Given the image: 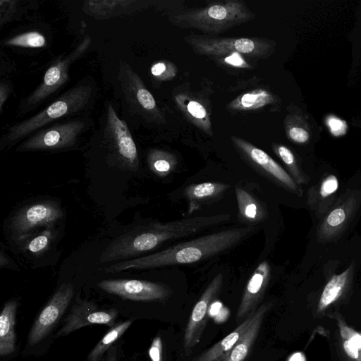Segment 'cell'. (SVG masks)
Instances as JSON below:
<instances>
[{
	"label": "cell",
	"mask_w": 361,
	"mask_h": 361,
	"mask_svg": "<svg viewBox=\"0 0 361 361\" xmlns=\"http://www.w3.org/2000/svg\"><path fill=\"white\" fill-rule=\"evenodd\" d=\"M338 180L336 176H329L322 183L321 186V194L323 197L334 192L338 188Z\"/></svg>",
	"instance_id": "obj_34"
},
{
	"label": "cell",
	"mask_w": 361,
	"mask_h": 361,
	"mask_svg": "<svg viewBox=\"0 0 361 361\" xmlns=\"http://www.w3.org/2000/svg\"><path fill=\"white\" fill-rule=\"evenodd\" d=\"M97 285L105 292L135 301H161L171 295L166 286L145 280H103Z\"/></svg>",
	"instance_id": "obj_11"
},
{
	"label": "cell",
	"mask_w": 361,
	"mask_h": 361,
	"mask_svg": "<svg viewBox=\"0 0 361 361\" xmlns=\"http://www.w3.org/2000/svg\"><path fill=\"white\" fill-rule=\"evenodd\" d=\"M343 347L345 353L350 358L353 360H357L360 357V350L361 346L354 343L353 341L346 339L343 342Z\"/></svg>",
	"instance_id": "obj_35"
},
{
	"label": "cell",
	"mask_w": 361,
	"mask_h": 361,
	"mask_svg": "<svg viewBox=\"0 0 361 361\" xmlns=\"http://www.w3.org/2000/svg\"><path fill=\"white\" fill-rule=\"evenodd\" d=\"M324 123L330 133L334 137L343 136L348 130L347 123L334 115H328Z\"/></svg>",
	"instance_id": "obj_30"
},
{
	"label": "cell",
	"mask_w": 361,
	"mask_h": 361,
	"mask_svg": "<svg viewBox=\"0 0 361 361\" xmlns=\"http://www.w3.org/2000/svg\"><path fill=\"white\" fill-rule=\"evenodd\" d=\"M54 227H47L37 234L31 235L20 241L24 251L34 255H40L46 252L54 239Z\"/></svg>",
	"instance_id": "obj_26"
},
{
	"label": "cell",
	"mask_w": 361,
	"mask_h": 361,
	"mask_svg": "<svg viewBox=\"0 0 361 361\" xmlns=\"http://www.w3.org/2000/svg\"><path fill=\"white\" fill-rule=\"evenodd\" d=\"M348 270L334 276L326 283L319 301L318 312L324 311L339 298L346 284Z\"/></svg>",
	"instance_id": "obj_25"
},
{
	"label": "cell",
	"mask_w": 361,
	"mask_h": 361,
	"mask_svg": "<svg viewBox=\"0 0 361 361\" xmlns=\"http://www.w3.org/2000/svg\"><path fill=\"white\" fill-rule=\"evenodd\" d=\"M132 323L133 319H128L116 324L90 352L87 361H102L104 353L125 333Z\"/></svg>",
	"instance_id": "obj_23"
},
{
	"label": "cell",
	"mask_w": 361,
	"mask_h": 361,
	"mask_svg": "<svg viewBox=\"0 0 361 361\" xmlns=\"http://www.w3.org/2000/svg\"><path fill=\"white\" fill-rule=\"evenodd\" d=\"M255 317V312L244 319L232 332L192 361H222L229 350L252 323Z\"/></svg>",
	"instance_id": "obj_18"
},
{
	"label": "cell",
	"mask_w": 361,
	"mask_h": 361,
	"mask_svg": "<svg viewBox=\"0 0 361 361\" xmlns=\"http://www.w3.org/2000/svg\"><path fill=\"white\" fill-rule=\"evenodd\" d=\"M91 38L85 35L67 55L57 59L47 70L38 87L18 105L17 116H24L35 111L55 95L69 80L71 65L81 57L90 46Z\"/></svg>",
	"instance_id": "obj_5"
},
{
	"label": "cell",
	"mask_w": 361,
	"mask_h": 361,
	"mask_svg": "<svg viewBox=\"0 0 361 361\" xmlns=\"http://www.w3.org/2000/svg\"><path fill=\"white\" fill-rule=\"evenodd\" d=\"M106 361H118L116 348H112L108 353Z\"/></svg>",
	"instance_id": "obj_38"
},
{
	"label": "cell",
	"mask_w": 361,
	"mask_h": 361,
	"mask_svg": "<svg viewBox=\"0 0 361 361\" xmlns=\"http://www.w3.org/2000/svg\"><path fill=\"white\" fill-rule=\"evenodd\" d=\"M273 149L275 153L288 166L291 168L295 167V156L289 148L282 145H274Z\"/></svg>",
	"instance_id": "obj_31"
},
{
	"label": "cell",
	"mask_w": 361,
	"mask_h": 361,
	"mask_svg": "<svg viewBox=\"0 0 361 361\" xmlns=\"http://www.w3.org/2000/svg\"><path fill=\"white\" fill-rule=\"evenodd\" d=\"M284 119L287 137L298 144L307 143L312 136V128L305 113L297 106H291Z\"/></svg>",
	"instance_id": "obj_19"
},
{
	"label": "cell",
	"mask_w": 361,
	"mask_h": 361,
	"mask_svg": "<svg viewBox=\"0 0 361 361\" xmlns=\"http://www.w3.org/2000/svg\"><path fill=\"white\" fill-rule=\"evenodd\" d=\"M255 17L244 1L227 0L184 11L171 16L169 20L172 24L182 28L214 35L247 23Z\"/></svg>",
	"instance_id": "obj_3"
},
{
	"label": "cell",
	"mask_w": 361,
	"mask_h": 361,
	"mask_svg": "<svg viewBox=\"0 0 361 361\" xmlns=\"http://www.w3.org/2000/svg\"><path fill=\"white\" fill-rule=\"evenodd\" d=\"M176 102L184 114L205 133L212 135L210 114L202 102L185 94L176 97Z\"/></svg>",
	"instance_id": "obj_20"
},
{
	"label": "cell",
	"mask_w": 361,
	"mask_h": 361,
	"mask_svg": "<svg viewBox=\"0 0 361 361\" xmlns=\"http://www.w3.org/2000/svg\"><path fill=\"white\" fill-rule=\"evenodd\" d=\"M278 101V98L267 90H255L239 95L228 108L236 111L255 110Z\"/></svg>",
	"instance_id": "obj_21"
},
{
	"label": "cell",
	"mask_w": 361,
	"mask_h": 361,
	"mask_svg": "<svg viewBox=\"0 0 361 361\" xmlns=\"http://www.w3.org/2000/svg\"><path fill=\"white\" fill-rule=\"evenodd\" d=\"M11 92V87L8 86V84L4 82L3 81L0 84V109L1 111H2L3 104L4 102L6 100L7 97H8L9 94Z\"/></svg>",
	"instance_id": "obj_37"
},
{
	"label": "cell",
	"mask_w": 361,
	"mask_h": 361,
	"mask_svg": "<svg viewBox=\"0 0 361 361\" xmlns=\"http://www.w3.org/2000/svg\"><path fill=\"white\" fill-rule=\"evenodd\" d=\"M270 276V267L267 262L258 265L250 278L236 313L237 321L245 319L259 307Z\"/></svg>",
	"instance_id": "obj_15"
},
{
	"label": "cell",
	"mask_w": 361,
	"mask_h": 361,
	"mask_svg": "<svg viewBox=\"0 0 361 361\" xmlns=\"http://www.w3.org/2000/svg\"><path fill=\"white\" fill-rule=\"evenodd\" d=\"M116 80L117 91L123 110L132 118L135 116L149 122L161 120V114L154 97L127 62H119Z\"/></svg>",
	"instance_id": "obj_7"
},
{
	"label": "cell",
	"mask_w": 361,
	"mask_h": 361,
	"mask_svg": "<svg viewBox=\"0 0 361 361\" xmlns=\"http://www.w3.org/2000/svg\"><path fill=\"white\" fill-rule=\"evenodd\" d=\"M4 44L10 47L40 48L46 45V38L39 32L30 31L6 39Z\"/></svg>",
	"instance_id": "obj_28"
},
{
	"label": "cell",
	"mask_w": 361,
	"mask_h": 361,
	"mask_svg": "<svg viewBox=\"0 0 361 361\" xmlns=\"http://www.w3.org/2000/svg\"><path fill=\"white\" fill-rule=\"evenodd\" d=\"M9 260L7 257L4 254V252H1L0 255V267L3 268L4 267H6L9 264Z\"/></svg>",
	"instance_id": "obj_39"
},
{
	"label": "cell",
	"mask_w": 361,
	"mask_h": 361,
	"mask_svg": "<svg viewBox=\"0 0 361 361\" xmlns=\"http://www.w3.org/2000/svg\"><path fill=\"white\" fill-rule=\"evenodd\" d=\"M271 306L270 302L264 303L256 310L252 323L222 361H244L245 360L257 340L264 318Z\"/></svg>",
	"instance_id": "obj_16"
},
{
	"label": "cell",
	"mask_w": 361,
	"mask_h": 361,
	"mask_svg": "<svg viewBox=\"0 0 361 361\" xmlns=\"http://www.w3.org/2000/svg\"><path fill=\"white\" fill-rule=\"evenodd\" d=\"M229 187L228 184L214 182L193 184L186 188L185 195L190 207L195 208L198 202L216 197Z\"/></svg>",
	"instance_id": "obj_22"
},
{
	"label": "cell",
	"mask_w": 361,
	"mask_h": 361,
	"mask_svg": "<svg viewBox=\"0 0 361 361\" xmlns=\"http://www.w3.org/2000/svg\"><path fill=\"white\" fill-rule=\"evenodd\" d=\"M147 163L154 173L165 176L174 169L177 162L173 154L163 150L152 149L148 154Z\"/></svg>",
	"instance_id": "obj_27"
},
{
	"label": "cell",
	"mask_w": 361,
	"mask_h": 361,
	"mask_svg": "<svg viewBox=\"0 0 361 361\" xmlns=\"http://www.w3.org/2000/svg\"><path fill=\"white\" fill-rule=\"evenodd\" d=\"M176 66L170 62L160 61L154 63L151 68L152 74L159 80H169L176 73Z\"/></svg>",
	"instance_id": "obj_29"
},
{
	"label": "cell",
	"mask_w": 361,
	"mask_h": 361,
	"mask_svg": "<svg viewBox=\"0 0 361 361\" xmlns=\"http://www.w3.org/2000/svg\"><path fill=\"white\" fill-rule=\"evenodd\" d=\"M74 294L71 283H62L35 320L27 338V345H34L53 330L69 305Z\"/></svg>",
	"instance_id": "obj_10"
},
{
	"label": "cell",
	"mask_w": 361,
	"mask_h": 361,
	"mask_svg": "<svg viewBox=\"0 0 361 361\" xmlns=\"http://www.w3.org/2000/svg\"><path fill=\"white\" fill-rule=\"evenodd\" d=\"M63 216L58 202L51 200L33 202L20 208L11 221L14 240L20 242L41 226L54 227Z\"/></svg>",
	"instance_id": "obj_9"
},
{
	"label": "cell",
	"mask_w": 361,
	"mask_h": 361,
	"mask_svg": "<svg viewBox=\"0 0 361 361\" xmlns=\"http://www.w3.org/2000/svg\"><path fill=\"white\" fill-rule=\"evenodd\" d=\"M222 283L223 276L219 274L209 283L194 306L183 336V348L185 355H189L192 349L200 341L207 322L209 306L219 294Z\"/></svg>",
	"instance_id": "obj_13"
},
{
	"label": "cell",
	"mask_w": 361,
	"mask_h": 361,
	"mask_svg": "<svg viewBox=\"0 0 361 361\" xmlns=\"http://www.w3.org/2000/svg\"><path fill=\"white\" fill-rule=\"evenodd\" d=\"M149 356L152 361H162L163 345L161 337L155 336L149 348Z\"/></svg>",
	"instance_id": "obj_32"
},
{
	"label": "cell",
	"mask_w": 361,
	"mask_h": 361,
	"mask_svg": "<svg viewBox=\"0 0 361 361\" xmlns=\"http://www.w3.org/2000/svg\"><path fill=\"white\" fill-rule=\"evenodd\" d=\"M239 214L249 222H257L264 216V212L258 202L241 188L235 189Z\"/></svg>",
	"instance_id": "obj_24"
},
{
	"label": "cell",
	"mask_w": 361,
	"mask_h": 361,
	"mask_svg": "<svg viewBox=\"0 0 361 361\" xmlns=\"http://www.w3.org/2000/svg\"><path fill=\"white\" fill-rule=\"evenodd\" d=\"M97 91L93 78L80 80L37 114L8 128L0 140L1 150L23 141L54 121L87 116L96 102Z\"/></svg>",
	"instance_id": "obj_2"
},
{
	"label": "cell",
	"mask_w": 361,
	"mask_h": 361,
	"mask_svg": "<svg viewBox=\"0 0 361 361\" xmlns=\"http://www.w3.org/2000/svg\"><path fill=\"white\" fill-rule=\"evenodd\" d=\"M221 61L226 64L231 65L234 67L250 68L249 65L243 59V55L239 53H234L227 56L221 57Z\"/></svg>",
	"instance_id": "obj_33"
},
{
	"label": "cell",
	"mask_w": 361,
	"mask_h": 361,
	"mask_svg": "<svg viewBox=\"0 0 361 361\" xmlns=\"http://www.w3.org/2000/svg\"><path fill=\"white\" fill-rule=\"evenodd\" d=\"M18 302L10 300L6 302L0 314V355L2 357L13 354L16 349L15 331Z\"/></svg>",
	"instance_id": "obj_17"
},
{
	"label": "cell",
	"mask_w": 361,
	"mask_h": 361,
	"mask_svg": "<svg viewBox=\"0 0 361 361\" xmlns=\"http://www.w3.org/2000/svg\"><path fill=\"white\" fill-rule=\"evenodd\" d=\"M118 312L116 309L99 310L97 305L86 300L76 298L70 312L65 318L63 324L55 334V338L64 336L92 324H105L110 328L115 326Z\"/></svg>",
	"instance_id": "obj_12"
},
{
	"label": "cell",
	"mask_w": 361,
	"mask_h": 361,
	"mask_svg": "<svg viewBox=\"0 0 361 361\" xmlns=\"http://www.w3.org/2000/svg\"><path fill=\"white\" fill-rule=\"evenodd\" d=\"M255 231L253 226L233 228L183 242L154 254L121 261L104 268L106 273L190 264L219 254Z\"/></svg>",
	"instance_id": "obj_1"
},
{
	"label": "cell",
	"mask_w": 361,
	"mask_h": 361,
	"mask_svg": "<svg viewBox=\"0 0 361 361\" xmlns=\"http://www.w3.org/2000/svg\"><path fill=\"white\" fill-rule=\"evenodd\" d=\"M345 219V214L343 209L341 208L335 209L333 210L329 216L326 221L329 226H337L341 224Z\"/></svg>",
	"instance_id": "obj_36"
},
{
	"label": "cell",
	"mask_w": 361,
	"mask_h": 361,
	"mask_svg": "<svg viewBox=\"0 0 361 361\" xmlns=\"http://www.w3.org/2000/svg\"><path fill=\"white\" fill-rule=\"evenodd\" d=\"M193 51L201 55L222 57L239 53L247 57H269L274 51V42L256 37H212L190 35L184 37Z\"/></svg>",
	"instance_id": "obj_8"
},
{
	"label": "cell",
	"mask_w": 361,
	"mask_h": 361,
	"mask_svg": "<svg viewBox=\"0 0 361 361\" xmlns=\"http://www.w3.org/2000/svg\"><path fill=\"white\" fill-rule=\"evenodd\" d=\"M92 126V119L88 116L66 119L35 132L18 145L16 151H59L73 148Z\"/></svg>",
	"instance_id": "obj_6"
},
{
	"label": "cell",
	"mask_w": 361,
	"mask_h": 361,
	"mask_svg": "<svg viewBox=\"0 0 361 361\" xmlns=\"http://www.w3.org/2000/svg\"><path fill=\"white\" fill-rule=\"evenodd\" d=\"M94 137L107 149L118 165L132 171L138 169L139 158L135 142L128 124L118 117L110 101H105Z\"/></svg>",
	"instance_id": "obj_4"
},
{
	"label": "cell",
	"mask_w": 361,
	"mask_h": 361,
	"mask_svg": "<svg viewBox=\"0 0 361 361\" xmlns=\"http://www.w3.org/2000/svg\"><path fill=\"white\" fill-rule=\"evenodd\" d=\"M231 140L235 147L247 159L288 188L292 190L296 188V185L290 176L264 151L237 136H232Z\"/></svg>",
	"instance_id": "obj_14"
}]
</instances>
